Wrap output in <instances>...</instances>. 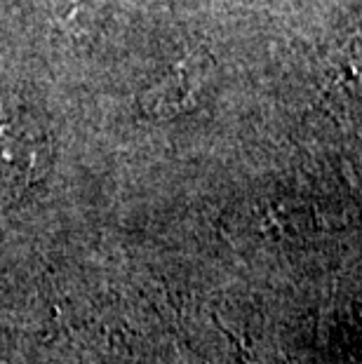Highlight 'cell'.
Instances as JSON below:
<instances>
[{
  "instance_id": "6da1fadb",
  "label": "cell",
  "mask_w": 362,
  "mask_h": 364,
  "mask_svg": "<svg viewBox=\"0 0 362 364\" xmlns=\"http://www.w3.org/2000/svg\"><path fill=\"white\" fill-rule=\"evenodd\" d=\"M207 61L203 57H186L169 68L156 87L146 92L149 106L156 111H181L186 108V102L196 97L200 85L205 80Z\"/></svg>"
},
{
  "instance_id": "7a4b0ae2",
  "label": "cell",
  "mask_w": 362,
  "mask_h": 364,
  "mask_svg": "<svg viewBox=\"0 0 362 364\" xmlns=\"http://www.w3.org/2000/svg\"><path fill=\"white\" fill-rule=\"evenodd\" d=\"M80 3H82V0H52V5L57 7V12L64 14V17H66V14H71L75 7H80Z\"/></svg>"
}]
</instances>
